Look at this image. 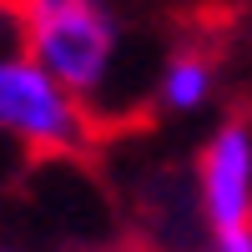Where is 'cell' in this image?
<instances>
[{
    "label": "cell",
    "mask_w": 252,
    "mask_h": 252,
    "mask_svg": "<svg viewBox=\"0 0 252 252\" xmlns=\"http://www.w3.org/2000/svg\"><path fill=\"white\" fill-rule=\"evenodd\" d=\"M15 35L91 116L116 101L126 71V15L116 0H15Z\"/></svg>",
    "instance_id": "1"
},
{
    "label": "cell",
    "mask_w": 252,
    "mask_h": 252,
    "mask_svg": "<svg viewBox=\"0 0 252 252\" xmlns=\"http://www.w3.org/2000/svg\"><path fill=\"white\" fill-rule=\"evenodd\" d=\"M0 141L35 157H76L91 141V111L20 46L0 51Z\"/></svg>",
    "instance_id": "2"
},
{
    "label": "cell",
    "mask_w": 252,
    "mask_h": 252,
    "mask_svg": "<svg viewBox=\"0 0 252 252\" xmlns=\"http://www.w3.org/2000/svg\"><path fill=\"white\" fill-rule=\"evenodd\" d=\"M197 217L207 237L252 232V121L227 116L197 146Z\"/></svg>",
    "instance_id": "3"
},
{
    "label": "cell",
    "mask_w": 252,
    "mask_h": 252,
    "mask_svg": "<svg viewBox=\"0 0 252 252\" xmlns=\"http://www.w3.org/2000/svg\"><path fill=\"white\" fill-rule=\"evenodd\" d=\"M217 81L222 71L202 46H177L161 56V66L152 76V101L166 116H197L217 101Z\"/></svg>",
    "instance_id": "4"
},
{
    "label": "cell",
    "mask_w": 252,
    "mask_h": 252,
    "mask_svg": "<svg viewBox=\"0 0 252 252\" xmlns=\"http://www.w3.org/2000/svg\"><path fill=\"white\" fill-rule=\"evenodd\" d=\"M197 252H252V232H227V237H207Z\"/></svg>",
    "instance_id": "5"
},
{
    "label": "cell",
    "mask_w": 252,
    "mask_h": 252,
    "mask_svg": "<svg viewBox=\"0 0 252 252\" xmlns=\"http://www.w3.org/2000/svg\"><path fill=\"white\" fill-rule=\"evenodd\" d=\"M0 252H20V247H5V242H0Z\"/></svg>",
    "instance_id": "6"
}]
</instances>
